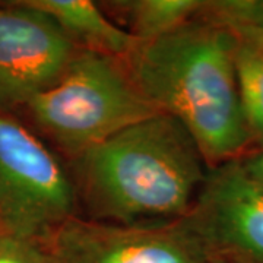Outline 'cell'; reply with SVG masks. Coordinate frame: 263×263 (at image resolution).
Instances as JSON below:
<instances>
[{
	"label": "cell",
	"instance_id": "6da1fadb",
	"mask_svg": "<svg viewBox=\"0 0 263 263\" xmlns=\"http://www.w3.org/2000/svg\"><path fill=\"white\" fill-rule=\"evenodd\" d=\"M67 167L85 218L113 224L186 216L208 173L192 135L165 113L123 129Z\"/></svg>",
	"mask_w": 263,
	"mask_h": 263
},
{
	"label": "cell",
	"instance_id": "7a4b0ae2",
	"mask_svg": "<svg viewBox=\"0 0 263 263\" xmlns=\"http://www.w3.org/2000/svg\"><path fill=\"white\" fill-rule=\"evenodd\" d=\"M235 50L237 43L226 29L197 15L168 35L139 43L124 59L145 98L187 129L208 168L254 151Z\"/></svg>",
	"mask_w": 263,
	"mask_h": 263
},
{
	"label": "cell",
	"instance_id": "3957f363",
	"mask_svg": "<svg viewBox=\"0 0 263 263\" xmlns=\"http://www.w3.org/2000/svg\"><path fill=\"white\" fill-rule=\"evenodd\" d=\"M22 111L66 162L160 113L135 84L123 59L81 50L56 84Z\"/></svg>",
	"mask_w": 263,
	"mask_h": 263
},
{
	"label": "cell",
	"instance_id": "277c9868",
	"mask_svg": "<svg viewBox=\"0 0 263 263\" xmlns=\"http://www.w3.org/2000/svg\"><path fill=\"white\" fill-rule=\"evenodd\" d=\"M76 215L67 162L15 114L0 111V228L43 241Z\"/></svg>",
	"mask_w": 263,
	"mask_h": 263
},
{
	"label": "cell",
	"instance_id": "5b68a950",
	"mask_svg": "<svg viewBox=\"0 0 263 263\" xmlns=\"http://www.w3.org/2000/svg\"><path fill=\"white\" fill-rule=\"evenodd\" d=\"M54 263H211L187 215L167 222L113 224L82 215L43 240Z\"/></svg>",
	"mask_w": 263,
	"mask_h": 263
},
{
	"label": "cell",
	"instance_id": "8992f818",
	"mask_svg": "<svg viewBox=\"0 0 263 263\" xmlns=\"http://www.w3.org/2000/svg\"><path fill=\"white\" fill-rule=\"evenodd\" d=\"M78 51L25 0L0 3V111L24 110L56 84Z\"/></svg>",
	"mask_w": 263,
	"mask_h": 263
},
{
	"label": "cell",
	"instance_id": "52a82bcc",
	"mask_svg": "<svg viewBox=\"0 0 263 263\" xmlns=\"http://www.w3.org/2000/svg\"><path fill=\"white\" fill-rule=\"evenodd\" d=\"M187 218L212 257L263 263V184L241 161L208 168Z\"/></svg>",
	"mask_w": 263,
	"mask_h": 263
},
{
	"label": "cell",
	"instance_id": "ba28073f",
	"mask_svg": "<svg viewBox=\"0 0 263 263\" xmlns=\"http://www.w3.org/2000/svg\"><path fill=\"white\" fill-rule=\"evenodd\" d=\"M51 19L81 51L127 59L139 41L119 27L100 3L91 0H25Z\"/></svg>",
	"mask_w": 263,
	"mask_h": 263
},
{
	"label": "cell",
	"instance_id": "9c48e42d",
	"mask_svg": "<svg viewBox=\"0 0 263 263\" xmlns=\"http://www.w3.org/2000/svg\"><path fill=\"white\" fill-rule=\"evenodd\" d=\"M100 5L132 37L148 43L197 18L203 0H113Z\"/></svg>",
	"mask_w": 263,
	"mask_h": 263
},
{
	"label": "cell",
	"instance_id": "30bf717a",
	"mask_svg": "<svg viewBox=\"0 0 263 263\" xmlns=\"http://www.w3.org/2000/svg\"><path fill=\"white\" fill-rule=\"evenodd\" d=\"M199 16L226 29L237 44L263 50V0H203Z\"/></svg>",
	"mask_w": 263,
	"mask_h": 263
},
{
	"label": "cell",
	"instance_id": "8fae6325",
	"mask_svg": "<svg viewBox=\"0 0 263 263\" xmlns=\"http://www.w3.org/2000/svg\"><path fill=\"white\" fill-rule=\"evenodd\" d=\"M235 65L246 123L254 149H263V51L237 44Z\"/></svg>",
	"mask_w": 263,
	"mask_h": 263
},
{
	"label": "cell",
	"instance_id": "7c38bea8",
	"mask_svg": "<svg viewBox=\"0 0 263 263\" xmlns=\"http://www.w3.org/2000/svg\"><path fill=\"white\" fill-rule=\"evenodd\" d=\"M0 263H54L43 241L0 230Z\"/></svg>",
	"mask_w": 263,
	"mask_h": 263
},
{
	"label": "cell",
	"instance_id": "4fadbf2b",
	"mask_svg": "<svg viewBox=\"0 0 263 263\" xmlns=\"http://www.w3.org/2000/svg\"><path fill=\"white\" fill-rule=\"evenodd\" d=\"M241 164L254 179L263 184V149H254L241 158Z\"/></svg>",
	"mask_w": 263,
	"mask_h": 263
},
{
	"label": "cell",
	"instance_id": "5bb4252c",
	"mask_svg": "<svg viewBox=\"0 0 263 263\" xmlns=\"http://www.w3.org/2000/svg\"><path fill=\"white\" fill-rule=\"evenodd\" d=\"M211 263H228V262H224V260H221V259H216V257H212V260Z\"/></svg>",
	"mask_w": 263,
	"mask_h": 263
},
{
	"label": "cell",
	"instance_id": "9a60e30c",
	"mask_svg": "<svg viewBox=\"0 0 263 263\" xmlns=\"http://www.w3.org/2000/svg\"><path fill=\"white\" fill-rule=\"evenodd\" d=\"M245 47H246V46H245ZM259 51H263V50H259Z\"/></svg>",
	"mask_w": 263,
	"mask_h": 263
},
{
	"label": "cell",
	"instance_id": "2e32d148",
	"mask_svg": "<svg viewBox=\"0 0 263 263\" xmlns=\"http://www.w3.org/2000/svg\"><path fill=\"white\" fill-rule=\"evenodd\" d=\"M0 230H2V228H0Z\"/></svg>",
	"mask_w": 263,
	"mask_h": 263
}]
</instances>
